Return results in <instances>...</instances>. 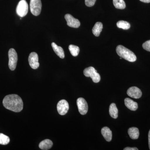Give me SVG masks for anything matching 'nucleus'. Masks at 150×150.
Instances as JSON below:
<instances>
[{
    "instance_id": "f257e3e1",
    "label": "nucleus",
    "mask_w": 150,
    "mask_h": 150,
    "mask_svg": "<svg viewBox=\"0 0 150 150\" xmlns=\"http://www.w3.org/2000/svg\"><path fill=\"white\" fill-rule=\"evenodd\" d=\"M3 104L6 108L14 112H21L23 109L22 100L16 94L8 95L5 97Z\"/></svg>"
},
{
    "instance_id": "f03ea898",
    "label": "nucleus",
    "mask_w": 150,
    "mask_h": 150,
    "mask_svg": "<svg viewBox=\"0 0 150 150\" xmlns=\"http://www.w3.org/2000/svg\"><path fill=\"white\" fill-rule=\"evenodd\" d=\"M116 51L118 56L127 61L134 62L137 60V56L131 50L122 45H118L117 46L116 48Z\"/></svg>"
},
{
    "instance_id": "7ed1b4c3",
    "label": "nucleus",
    "mask_w": 150,
    "mask_h": 150,
    "mask_svg": "<svg viewBox=\"0 0 150 150\" xmlns=\"http://www.w3.org/2000/svg\"><path fill=\"white\" fill-rule=\"evenodd\" d=\"M83 74L87 77H91L93 82L97 83L100 80V75L93 67H89L83 71Z\"/></svg>"
},
{
    "instance_id": "20e7f679",
    "label": "nucleus",
    "mask_w": 150,
    "mask_h": 150,
    "mask_svg": "<svg viewBox=\"0 0 150 150\" xmlns=\"http://www.w3.org/2000/svg\"><path fill=\"white\" fill-rule=\"evenodd\" d=\"M8 67L10 69L14 71L16 68L18 61V55L16 51L13 48H11L8 53Z\"/></svg>"
},
{
    "instance_id": "39448f33",
    "label": "nucleus",
    "mask_w": 150,
    "mask_h": 150,
    "mask_svg": "<svg viewBox=\"0 0 150 150\" xmlns=\"http://www.w3.org/2000/svg\"><path fill=\"white\" fill-rule=\"evenodd\" d=\"M28 6L25 0H21L17 6L16 11L18 16L23 17L27 15L28 12Z\"/></svg>"
},
{
    "instance_id": "423d86ee",
    "label": "nucleus",
    "mask_w": 150,
    "mask_h": 150,
    "mask_svg": "<svg viewBox=\"0 0 150 150\" xmlns=\"http://www.w3.org/2000/svg\"><path fill=\"white\" fill-rule=\"evenodd\" d=\"M30 12L32 14L38 16L41 12L42 8L41 0H30Z\"/></svg>"
},
{
    "instance_id": "0eeeda50",
    "label": "nucleus",
    "mask_w": 150,
    "mask_h": 150,
    "mask_svg": "<svg viewBox=\"0 0 150 150\" xmlns=\"http://www.w3.org/2000/svg\"><path fill=\"white\" fill-rule=\"evenodd\" d=\"M77 105L80 114L83 115L86 114L88 110V105L85 100L82 98H79L77 100Z\"/></svg>"
},
{
    "instance_id": "6e6552de",
    "label": "nucleus",
    "mask_w": 150,
    "mask_h": 150,
    "mask_svg": "<svg viewBox=\"0 0 150 150\" xmlns=\"http://www.w3.org/2000/svg\"><path fill=\"white\" fill-rule=\"evenodd\" d=\"M69 103L65 100H62L58 102L57 105V110L60 115H65L69 110Z\"/></svg>"
},
{
    "instance_id": "1a4fd4ad",
    "label": "nucleus",
    "mask_w": 150,
    "mask_h": 150,
    "mask_svg": "<svg viewBox=\"0 0 150 150\" xmlns=\"http://www.w3.org/2000/svg\"><path fill=\"white\" fill-rule=\"evenodd\" d=\"M65 18L67 21V24L69 27L78 28L80 26V22L77 19L74 18L70 14L65 15Z\"/></svg>"
},
{
    "instance_id": "9d476101",
    "label": "nucleus",
    "mask_w": 150,
    "mask_h": 150,
    "mask_svg": "<svg viewBox=\"0 0 150 150\" xmlns=\"http://www.w3.org/2000/svg\"><path fill=\"white\" fill-rule=\"evenodd\" d=\"M28 62L30 67L33 69H36L39 67L38 56L35 52H32L28 57Z\"/></svg>"
},
{
    "instance_id": "9b49d317",
    "label": "nucleus",
    "mask_w": 150,
    "mask_h": 150,
    "mask_svg": "<svg viewBox=\"0 0 150 150\" xmlns=\"http://www.w3.org/2000/svg\"><path fill=\"white\" fill-rule=\"evenodd\" d=\"M127 93L129 96L136 99L140 98L142 95L141 90L136 86L130 88L127 91Z\"/></svg>"
},
{
    "instance_id": "f8f14e48",
    "label": "nucleus",
    "mask_w": 150,
    "mask_h": 150,
    "mask_svg": "<svg viewBox=\"0 0 150 150\" xmlns=\"http://www.w3.org/2000/svg\"><path fill=\"white\" fill-rule=\"evenodd\" d=\"M124 103L125 105L130 110L135 111L138 109V103L130 98H125L124 100Z\"/></svg>"
},
{
    "instance_id": "ddd939ff",
    "label": "nucleus",
    "mask_w": 150,
    "mask_h": 150,
    "mask_svg": "<svg viewBox=\"0 0 150 150\" xmlns=\"http://www.w3.org/2000/svg\"><path fill=\"white\" fill-rule=\"evenodd\" d=\"M101 134L107 142H110L112 138V131L107 127L103 128L101 131Z\"/></svg>"
},
{
    "instance_id": "4468645a",
    "label": "nucleus",
    "mask_w": 150,
    "mask_h": 150,
    "mask_svg": "<svg viewBox=\"0 0 150 150\" xmlns=\"http://www.w3.org/2000/svg\"><path fill=\"white\" fill-rule=\"evenodd\" d=\"M51 46L56 55L61 59H64L65 57L64 52L62 47L58 46L56 43L53 42L51 43Z\"/></svg>"
},
{
    "instance_id": "2eb2a0df",
    "label": "nucleus",
    "mask_w": 150,
    "mask_h": 150,
    "mask_svg": "<svg viewBox=\"0 0 150 150\" xmlns=\"http://www.w3.org/2000/svg\"><path fill=\"white\" fill-rule=\"evenodd\" d=\"M53 145V142L51 140L45 139L40 142L39 144V147L41 149L47 150L50 149Z\"/></svg>"
},
{
    "instance_id": "dca6fc26",
    "label": "nucleus",
    "mask_w": 150,
    "mask_h": 150,
    "mask_svg": "<svg viewBox=\"0 0 150 150\" xmlns=\"http://www.w3.org/2000/svg\"><path fill=\"white\" fill-rule=\"evenodd\" d=\"M129 137L132 139H137L139 136V131L138 128L132 127L128 130Z\"/></svg>"
},
{
    "instance_id": "f3484780",
    "label": "nucleus",
    "mask_w": 150,
    "mask_h": 150,
    "mask_svg": "<svg viewBox=\"0 0 150 150\" xmlns=\"http://www.w3.org/2000/svg\"><path fill=\"white\" fill-rule=\"evenodd\" d=\"M103 28L102 23L101 22H98L95 24L92 29V32L95 36L98 37L100 35V33L102 31Z\"/></svg>"
},
{
    "instance_id": "a211bd4d",
    "label": "nucleus",
    "mask_w": 150,
    "mask_h": 150,
    "mask_svg": "<svg viewBox=\"0 0 150 150\" xmlns=\"http://www.w3.org/2000/svg\"><path fill=\"white\" fill-rule=\"evenodd\" d=\"M109 114L113 118H117L118 116V110L115 103H112L109 107Z\"/></svg>"
},
{
    "instance_id": "6ab92c4d",
    "label": "nucleus",
    "mask_w": 150,
    "mask_h": 150,
    "mask_svg": "<svg viewBox=\"0 0 150 150\" xmlns=\"http://www.w3.org/2000/svg\"><path fill=\"white\" fill-rule=\"evenodd\" d=\"M113 5L115 8L119 9H124L126 8V5L123 0H112Z\"/></svg>"
},
{
    "instance_id": "aec40b11",
    "label": "nucleus",
    "mask_w": 150,
    "mask_h": 150,
    "mask_svg": "<svg viewBox=\"0 0 150 150\" xmlns=\"http://www.w3.org/2000/svg\"><path fill=\"white\" fill-rule=\"evenodd\" d=\"M118 28H122L124 30H128L131 27L130 23L128 22L124 21H119L116 23Z\"/></svg>"
},
{
    "instance_id": "412c9836",
    "label": "nucleus",
    "mask_w": 150,
    "mask_h": 150,
    "mask_svg": "<svg viewBox=\"0 0 150 150\" xmlns=\"http://www.w3.org/2000/svg\"><path fill=\"white\" fill-rule=\"evenodd\" d=\"M70 53L73 56L76 57L78 56L80 52V48L78 46L70 45L69 47Z\"/></svg>"
},
{
    "instance_id": "4be33fe9",
    "label": "nucleus",
    "mask_w": 150,
    "mask_h": 150,
    "mask_svg": "<svg viewBox=\"0 0 150 150\" xmlns=\"http://www.w3.org/2000/svg\"><path fill=\"white\" fill-rule=\"evenodd\" d=\"M9 137L3 134L0 133V144L2 145H7L9 143Z\"/></svg>"
},
{
    "instance_id": "5701e85b",
    "label": "nucleus",
    "mask_w": 150,
    "mask_h": 150,
    "mask_svg": "<svg viewBox=\"0 0 150 150\" xmlns=\"http://www.w3.org/2000/svg\"><path fill=\"white\" fill-rule=\"evenodd\" d=\"M143 48L146 51L150 52V40L146 41L143 43Z\"/></svg>"
},
{
    "instance_id": "b1692460",
    "label": "nucleus",
    "mask_w": 150,
    "mask_h": 150,
    "mask_svg": "<svg viewBox=\"0 0 150 150\" xmlns=\"http://www.w3.org/2000/svg\"><path fill=\"white\" fill-rule=\"evenodd\" d=\"M96 0H85L86 5L88 7H92L94 5Z\"/></svg>"
},
{
    "instance_id": "393cba45",
    "label": "nucleus",
    "mask_w": 150,
    "mask_h": 150,
    "mask_svg": "<svg viewBox=\"0 0 150 150\" xmlns=\"http://www.w3.org/2000/svg\"><path fill=\"white\" fill-rule=\"evenodd\" d=\"M124 150H138V149L135 147H126L124 149Z\"/></svg>"
},
{
    "instance_id": "a878e982",
    "label": "nucleus",
    "mask_w": 150,
    "mask_h": 150,
    "mask_svg": "<svg viewBox=\"0 0 150 150\" xmlns=\"http://www.w3.org/2000/svg\"><path fill=\"white\" fill-rule=\"evenodd\" d=\"M149 149L150 150V130L149 133Z\"/></svg>"
},
{
    "instance_id": "bb28decb",
    "label": "nucleus",
    "mask_w": 150,
    "mask_h": 150,
    "mask_svg": "<svg viewBox=\"0 0 150 150\" xmlns=\"http://www.w3.org/2000/svg\"><path fill=\"white\" fill-rule=\"evenodd\" d=\"M141 1L145 3H150V0H140Z\"/></svg>"
}]
</instances>
